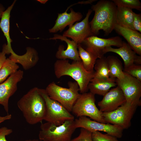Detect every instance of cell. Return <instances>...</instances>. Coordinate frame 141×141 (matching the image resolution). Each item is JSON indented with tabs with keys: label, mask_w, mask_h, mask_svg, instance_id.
<instances>
[{
	"label": "cell",
	"mask_w": 141,
	"mask_h": 141,
	"mask_svg": "<svg viewBox=\"0 0 141 141\" xmlns=\"http://www.w3.org/2000/svg\"><path fill=\"white\" fill-rule=\"evenodd\" d=\"M108 52L117 54L122 58L124 65V70H125L134 64H141V56H138L131 49L128 44L124 41L122 46L118 48L109 46L106 48L103 52L104 54Z\"/></svg>",
	"instance_id": "16"
},
{
	"label": "cell",
	"mask_w": 141,
	"mask_h": 141,
	"mask_svg": "<svg viewBox=\"0 0 141 141\" xmlns=\"http://www.w3.org/2000/svg\"><path fill=\"white\" fill-rule=\"evenodd\" d=\"M92 11L91 9H89L84 19L69 26L68 29L64 32L62 36L71 38L79 44H81L87 38L94 35L91 32L89 21V17Z\"/></svg>",
	"instance_id": "12"
},
{
	"label": "cell",
	"mask_w": 141,
	"mask_h": 141,
	"mask_svg": "<svg viewBox=\"0 0 141 141\" xmlns=\"http://www.w3.org/2000/svg\"><path fill=\"white\" fill-rule=\"evenodd\" d=\"M39 89L35 87L31 89L17 103L26 121L31 125L42 122L46 113L45 103Z\"/></svg>",
	"instance_id": "2"
},
{
	"label": "cell",
	"mask_w": 141,
	"mask_h": 141,
	"mask_svg": "<svg viewBox=\"0 0 141 141\" xmlns=\"http://www.w3.org/2000/svg\"><path fill=\"white\" fill-rule=\"evenodd\" d=\"M95 95L90 92L80 93L73 107L72 111L77 117L87 116L94 121L107 124L102 112L96 105Z\"/></svg>",
	"instance_id": "6"
},
{
	"label": "cell",
	"mask_w": 141,
	"mask_h": 141,
	"mask_svg": "<svg viewBox=\"0 0 141 141\" xmlns=\"http://www.w3.org/2000/svg\"><path fill=\"white\" fill-rule=\"evenodd\" d=\"M5 46L3 45L2 51L0 52V70L4 63L7 59L5 55L8 54Z\"/></svg>",
	"instance_id": "32"
},
{
	"label": "cell",
	"mask_w": 141,
	"mask_h": 141,
	"mask_svg": "<svg viewBox=\"0 0 141 141\" xmlns=\"http://www.w3.org/2000/svg\"><path fill=\"white\" fill-rule=\"evenodd\" d=\"M110 77L120 79L123 78L125 74L122 64L116 57L109 56L107 57Z\"/></svg>",
	"instance_id": "22"
},
{
	"label": "cell",
	"mask_w": 141,
	"mask_h": 141,
	"mask_svg": "<svg viewBox=\"0 0 141 141\" xmlns=\"http://www.w3.org/2000/svg\"><path fill=\"white\" fill-rule=\"evenodd\" d=\"M117 9L112 0H101L92 6L91 9L95 14L90 24L94 35H98L101 30L108 35L114 30L117 24Z\"/></svg>",
	"instance_id": "1"
},
{
	"label": "cell",
	"mask_w": 141,
	"mask_h": 141,
	"mask_svg": "<svg viewBox=\"0 0 141 141\" xmlns=\"http://www.w3.org/2000/svg\"><path fill=\"white\" fill-rule=\"evenodd\" d=\"M5 46H6V45H5ZM8 54H9V53H8Z\"/></svg>",
	"instance_id": "38"
},
{
	"label": "cell",
	"mask_w": 141,
	"mask_h": 141,
	"mask_svg": "<svg viewBox=\"0 0 141 141\" xmlns=\"http://www.w3.org/2000/svg\"><path fill=\"white\" fill-rule=\"evenodd\" d=\"M39 90L46 105V111L44 120L58 126L66 121L74 120V116L63 106L50 98L45 89L39 88Z\"/></svg>",
	"instance_id": "7"
},
{
	"label": "cell",
	"mask_w": 141,
	"mask_h": 141,
	"mask_svg": "<svg viewBox=\"0 0 141 141\" xmlns=\"http://www.w3.org/2000/svg\"><path fill=\"white\" fill-rule=\"evenodd\" d=\"M126 40L131 49L141 55V34L136 30L116 24L114 29Z\"/></svg>",
	"instance_id": "18"
},
{
	"label": "cell",
	"mask_w": 141,
	"mask_h": 141,
	"mask_svg": "<svg viewBox=\"0 0 141 141\" xmlns=\"http://www.w3.org/2000/svg\"><path fill=\"white\" fill-rule=\"evenodd\" d=\"M92 132L83 128H81L79 135L71 141H93Z\"/></svg>",
	"instance_id": "29"
},
{
	"label": "cell",
	"mask_w": 141,
	"mask_h": 141,
	"mask_svg": "<svg viewBox=\"0 0 141 141\" xmlns=\"http://www.w3.org/2000/svg\"><path fill=\"white\" fill-rule=\"evenodd\" d=\"M5 10V8L3 5L0 3V19L1 18L3 12Z\"/></svg>",
	"instance_id": "34"
},
{
	"label": "cell",
	"mask_w": 141,
	"mask_h": 141,
	"mask_svg": "<svg viewBox=\"0 0 141 141\" xmlns=\"http://www.w3.org/2000/svg\"><path fill=\"white\" fill-rule=\"evenodd\" d=\"M117 7L122 6L139 10H141V3L139 0H112Z\"/></svg>",
	"instance_id": "26"
},
{
	"label": "cell",
	"mask_w": 141,
	"mask_h": 141,
	"mask_svg": "<svg viewBox=\"0 0 141 141\" xmlns=\"http://www.w3.org/2000/svg\"><path fill=\"white\" fill-rule=\"evenodd\" d=\"M11 114H9L3 116H0V124L5 120L11 119Z\"/></svg>",
	"instance_id": "33"
},
{
	"label": "cell",
	"mask_w": 141,
	"mask_h": 141,
	"mask_svg": "<svg viewBox=\"0 0 141 141\" xmlns=\"http://www.w3.org/2000/svg\"><path fill=\"white\" fill-rule=\"evenodd\" d=\"M23 71L17 70L0 84V104L3 107L7 114H8L9 99L17 91V84L23 78Z\"/></svg>",
	"instance_id": "13"
},
{
	"label": "cell",
	"mask_w": 141,
	"mask_h": 141,
	"mask_svg": "<svg viewBox=\"0 0 141 141\" xmlns=\"http://www.w3.org/2000/svg\"><path fill=\"white\" fill-rule=\"evenodd\" d=\"M70 11L68 13L67 10L63 13L58 14L55 25L49 30L50 33L61 32L67 26L72 25L75 22H78L82 18L83 15L80 12H75L72 8L70 9Z\"/></svg>",
	"instance_id": "17"
},
{
	"label": "cell",
	"mask_w": 141,
	"mask_h": 141,
	"mask_svg": "<svg viewBox=\"0 0 141 141\" xmlns=\"http://www.w3.org/2000/svg\"><path fill=\"white\" fill-rule=\"evenodd\" d=\"M13 132V130L11 129L5 127H3L0 128V141H7L6 137Z\"/></svg>",
	"instance_id": "31"
},
{
	"label": "cell",
	"mask_w": 141,
	"mask_h": 141,
	"mask_svg": "<svg viewBox=\"0 0 141 141\" xmlns=\"http://www.w3.org/2000/svg\"><path fill=\"white\" fill-rule=\"evenodd\" d=\"M74 123L76 128H83L91 132L94 131H103L117 138H121L122 136L124 130L120 127L93 121L86 116L79 117L74 120Z\"/></svg>",
	"instance_id": "11"
},
{
	"label": "cell",
	"mask_w": 141,
	"mask_h": 141,
	"mask_svg": "<svg viewBox=\"0 0 141 141\" xmlns=\"http://www.w3.org/2000/svg\"><path fill=\"white\" fill-rule=\"evenodd\" d=\"M74 120L66 121L58 126L49 122L42 124L39 139L43 141H71L76 129Z\"/></svg>",
	"instance_id": "5"
},
{
	"label": "cell",
	"mask_w": 141,
	"mask_h": 141,
	"mask_svg": "<svg viewBox=\"0 0 141 141\" xmlns=\"http://www.w3.org/2000/svg\"><path fill=\"white\" fill-rule=\"evenodd\" d=\"M117 7V24L134 30L133 26L134 12L132 9L122 6Z\"/></svg>",
	"instance_id": "20"
},
{
	"label": "cell",
	"mask_w": 141,
	"mask_h": 141,
	"mask_svg": "<svg viewBox=\"0 0 141 141\" xmlns=\"http://www.w3.org/2000/svg\"><path fill=\"white\" fill-rule=\"evenodd\" d=\"M133 26L135 30L141 33V14L134 13Z\"/></svg>",
	"instance_id": "30"
},
{
	"label": "cell",
	"mask_w": 141,
	"mask_h": 141,
	"mask_svg": "<svg viewBox=\"0 0 141 141\" xmlns=\"http://www.w3.org/2000/svg\"><path fill=\"white\" fill-rule=\"evenodd\" d=\"M97 1L96 0H88L86 1H82L80 2V3L82 4H91L93 2L96 1Z\"/></svg>",
	"instance_id": "35"
},
{
	"label": "cell",
	"mask_w": 141,
	"mask_h": 141,
	"mask_svg": "<svg viewBox=\"0 0 141 141\" xmlns=\"http://www.w3.org/2000/svg\"><path fill=\"white\" fill-rule=\"evenodd\" d=\"M116 85V79L110 77L107 79L93 78L88 85V89L90 92L95 95L104 96L111 87Z\"/></svg>",
	"instance_id": "19"
},
{
	"label": "cell",
	"mask_w": 141,
	"mask_h": 141,
	"mask_svg": "<svg viewBox=\"0 0 141 141\" xmlns=\"http://www.w3.org/2000/svg\"><path fill=\"white\" fill-rule=\"evenodd\" d=\"M39 2H40L41 3H45L47 1V0H38Z\"/></svg>",
	"instance_id": "37"
},
{
	"label": "cell",
	"mask_w": 141,
	"mask_h": 141,
	"mask_svg": "<svg viewBox=\"0 0 141 141\" xmlns=\"http://www.w3.org/2000/svg\"><path fill=\"white\" fill-rule=\"evenodd\" d=\"M103 96L98 103L99 110L102 113L113 111L126 102L122 90L118 86L110 90Z\"/></svg>",
	"instance_id": "14"
},
{
	"label": "cell",
	"mask_w": 141,
	"mask_h": 141,
	"mask_svg": "<svg viewBox=\"0 0 141 141\" xmlns=\"http://www.w3.org/2000/svg\"><path fill=\"white\" fill-rule=\"evenodd\" d=\"M94 78L107 79L110 78L107 57L103 56L97 59L94 65Z\"/></svg>",
	"instance_id": "24"
},
{
	"label": "cell",
	"mask_w": 141,
	"mask_h": 141,
	"mask_svg": "<svg viewBox=\"0 0 141 141\" xmlns=\"http://www.w3.org/2000/svg\"><path fill=\"white\" fill-rule=\"evenodd\" d=\"M68 85L69 88H66L53 82L48 85L45 90L50 98L59 102L70 112L80 94L76 82L69 81Z\"/></svg>",
	"instance_id": "4"
},
{
	"label": "cell",
	"mask_w": 141,
	"mask_h": 141,
	"mask_svg": "<svg viewBox=\"0 0 141 141\" xmlns=\"http://www.w3.org/2000/svg\"><path fill=\"white\" fill-rule=\"evenodd\" d=\"M121 79H116V85L122 90L126 102L137 107L141 105V81L124 72Z\"/></svg>",
	"instance_id": "9"
},
{
	"label": "cell",
	"mask_w": 141,
	"mask_h": 141,
	"mask_svg": "<svg viewBox=\"0 0 141 141\" xmlns=\"http://www.w3.org/2000/svg\"><path fill=\"white\" fill-rule=\"evenodd\" d=\"M56 77L59 78L67 75L71 77L78 84L81 94L87 92L88 85L94 76L95 70L87 71L84 68L81 61H73L72 63L66 60H58L54 64Z\"/></svg>",
	"instance_id": "3"
},
{
	"label": "cell",
	"mask_w": 141,
	"mask_h": 141,
	"mask_svg": "<svg viewBox=\"0 0 141 141\" xmlns=\"http://www.w3.org/2000/svg\"><path fill=\"white\" fill-rule=\"evenodd\" d=\"M124 71L141 81V65L134 64Z\"/></svg>",
	"instance_id": "28"
},
{
	"label": "cell",
	"mask_w": 141,
	"mask_h": 141,
	"mask_svg": "<svg viewBox=\"0 0 141 141\" xmlns=\"http://www.w3.org/2000/svg\"><path fill=\"white\" fill-rule=\"evenodd\" d=\"M24 141H43L42 140H40L39 139H27L25 140Z\"/></svg>",
	"instance_id": "36"
},
{
	"label": "cell",
	"mask_w": 141,
	"mask_h": 141,
	"mask_svg": "<svg viewBox=\"0 0 141 141\" xmlns=\"http://www.w3.org/2000/svg\"><path fill=\"white\" fill-rule=\"evenodd\" d=\"M123 42L119 36L103 38L93 35L85 39L80 45L97 59L104 56L103 51L106 48L111 46L120 48L122 46Z\"/></svg>",
	"instance_id": "8"
},
{
	"label": "cell",
	"mask_w": 141,
	"mask_h": 141,
	"mask_svg": "<svg viewBox=\"0 0 141 141\" xmlns=\"http://www.w3.org/2000/svg\"><path fill=\"white\" fill-rule=\"evenodd\" d=\"M137 107L126 102L113 111L102 113V115L107 124L119 126L123 130L127 129L131 126Z\"/></svg>",
	"instance_id": "10"
},
{
	"label": "cell",
	"mask_w": 141,
	"mask_h": 141,
	"mask_svg": "<svg viewBox=\"0 0 141 141\" xmlns=\"http://www.w3.org/2000/svg\"><path fill=\"white\" fill-rule=\"evenodd\" d=\"M50 40L60 39L64 41L67 45L66 50L62 45H60L55 56L58 60H66L69 59L73 61H81L79 57L78 49V44L74 41L71 40L67 37L58 34H55L54 36L49 39Z\"/></svg>",
	"instance_id": "15"
},
{
	"label": "cell",
	"mask_w": 141,
	"mask_h": 141,
	"mask_svg": "<svg viewBox=\"0 0 141 141\" xmlns=\"http://www.w3.org/2000/svg\"><path fill=\"white\" fill-rule=\"evenodd\" d=\"M16 2V1H14L12 4L4 11L0 22V28L7 39L8 48L10 51H12L13 49L11 45L12 41L10 35V13Z\"/></svg>",
	"instance_id": "21"
},
{
	"label": "cell",
	"mask_w": 141,
	"mask_h": 141,
	"mask_svg": "<svg viewBox=\"0 0 141 141\" xmlns=\"http://www.w3.org/2000/svg\"><path fill=\"white\" fill-rule=\"evenodd\" d=\"M93 141H119L117 138L107 134H103L98 131L92 132Z\"/></svg>",
	"instance_id": "27"
},
{
	"label": "cell",
	"mask_w": 141,
	"mask_h": 141,
	"mask_svg": "<svg viewBox=\"0 0 141 141\" xmlns=\"http://www.w3.org/2000/svg\"><path fill=\"white\" fill-rule=\"evenodd\" d=\"M19 66L13 60L7 58L3 66L0 70V84L4 82L9 75L17 71Z\"/></svg>",
	"instance_id": "25"
},
{
	"label": "cell",
	"mask_w": 141,
	"mask_h": 141,
	"mask_svg": "<svg viewBox=\"0 0 141 141\" xmlns=\"http://www.w3.org/2000/svg\"><path fill=\"white\" fill-rule=\"evenodd\" d=\"M79 54L83 66L87 71L92 72L97 59L91 53L84 49L80 44H78Z\"/></svg>",
	"instance_id": "23"
}]
</instances>
